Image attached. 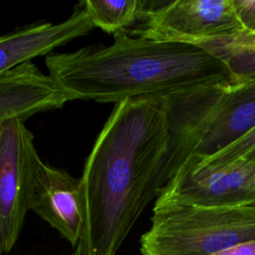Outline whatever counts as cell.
<instances>
[{
    "label": "cell",
    "instance_id": "obj_1",
    "mask_svg": "<svg viewBox=\"0 0 255 255\" xmlns=\"http://www.w3.org/2000/svg\"><path fill=\"white\" fill-rule=\"evenodd\" d=\"M166 101L128 99L115 105L80 177L83 255H117L161 188L168 150Z\"/></svg>",
    "mask_w": 255,
    "mask_h": 255
},
{
    "label": "cell",
    "instance_id": "obj_2",
    "mask_svg": "<svg viewBox=\"0 0 255 255\" xmlns=\"http://www.w3.org/2000/svg\"><path fill=\"white\" fill-rule=\"evenodd\" d=\"M110 46L45 56L48 75L71 101H172L233 81L226 66L196 45L122 33Z\"/></svg>",
    "mask_w": 255,
    "mask_h": 255
},
{
    "label": "cell",
    "instance_id": "obj_3",
    "mask_svg": "<svg viewBox=\"0 0 255 255\" xmlns=\"http://www.w3.org/2000/svg\"><path fill=\"white\" fill-rule=\"evenodd\" d=\"M165 105L169 140L161 188L187 157L211 155L255 128V76L217 85Z\"/></svg>",
    "mask_w": 255,
    "mask_h": 255
},
{
    "label": "cell",
    "instance_id": "obj_4",
    "mask_svg": "<svg viewBox=\"0 0 255 255\" xmlns=\"http://www.w3.org/2000/svg\"><path fill=\"white\" fill-rule=\"evenodd\" d=\"M255 237V202L153 206L141 255H214Z\"/></svg>",
    "mask_w": 255,
    "mask_h": 255
},
{
    "label": "cell",
    "instance_id": "obj_5",
    "mask_svg": "<svg viewBox=\"0 0 255 255\" xmlns=\"http://www.w3.org/2000/svg\"><path fill=\"white\" fill-rule=\"evenodd\" d=\"M255 202V162L200 165L185 159L158 192L153 206H228Z\"/></svg>",
    "mask_w": 255,
    "mask_h": 255
},
{
    "label": "cell",
    "instance_id": "obj_6",
    "mask_svg": "<svg viewBox=\"0 0 255 255\" xmlns=\"http://www.w3.org/2000/svg\"><path fill=\"white\" fill-rule=\"evenodd\" d=\"M34 135L21 119L0 123V255L15 246L29 211Z\"/></svg>",
    "mask_w": 255,
    "mask_h": 255
},
{
    "label": "cell",
    "instance_id": "obj_7",
    "mask_svg": "<svg viewBox=\"0 0 255 255\" xmlns=\"http://www.w3.org/2000/svg\"><path fill=\"white\" fill-rule=\"evenodd\" d=\"M242 31L233 0H176L155 4L144 22L127 34L197 45Z\"/></svg>",
    "mask_w": 255,
    "mask_h": 255
},
{
    "label": "cell",
    "instance_id": "obj_8",
    "mask_svg": "<svg viewBox=\"0 0 255 255\" xmlns=\"http://www.w3.org/2000/svg\"><path fill=\"white\" fill-rule=\"evenodd\" d=\"M29 210L48 222L73 247L78 246L84 228L80 177L47 164L38 155L32 169Z\"/></svg>",
    "mask_w": 255,
    "mask_h": 255
},
{
    "label": "cell",
    "instance_id": "obj_9",
    "mask_svg": "<svg viewBox=\"0 0 255 255\" xmlns=\"http://www.w3.org/2000/svg\"><path fill=\"white\" fill-rule=\"evenodd\" d=\"M94 29L81 2L60 23H39L0 36V75L40 56H47Z\"/></svg>",
    "mask_w": 255,
    "mask_h": 255
},
{
    "label": "cell",
    "instance_id": "obj_10",
    "mask_svg": "<svg viewBox=\"0 0 255 255\" xmlns=\"http://www.w3.org/2000/svg\"><path fill=\"white\" fill-rule=\"evenodd\" d=\"M70 101L68 94L32 62L0 75V123L10 119L25 121Z\"/></svg>",
    "mask_w": 255,
    "mask_h": 255
},
{
    "label": "cell",
    "instance_id": "obj_11",
    "mask_svg": "<svg viewBox=\"0 0 255 255\" xmlns=\"http://www.w3.org/2000/svg\"><path fill=\"white\" fill-rule=\"evenodd\" d=\"M81 4L94 28L115 36L128 33L131 26L142 24L156 3L146 0H85Z\"/></svg>",
    "mask_w": 255,
    "mask_h": 255
},
{
    "label": "cell",
    "instance_id": "obj_12",
    "mask_svg": "<svg viewBox=\"0 0 255 255\" xmlns=\"http://www.w3.org/2000/svg\"><path fill=\"white\" fill-rule=\"evenodd\" d=\"M201 47L220 60L234 80L255 76V34L242 31L239 34L203 41Z\"/></svg>",
    "mask_w": 255,
    "mask_h": 255
},
{
    "label": "cell",
    "instance_id": "obj_13",
    "mask_svg": "<svg viewBox=\"0 0 255 255\" xmlns=\"http://www.w3.org/2000/svg\"><path fill=\"white\" fill-rule=\"evenodd\" d=\"M200 165H218L236 160L255 162V128L236 141L208 156H189ZM186 158V159H187Z\"/></svg>",
    "mask_w": 255,
    "mask_h": 255
},
{
    "label": "cell",
    "instance_id": "obj_14",
    "mask_svg": "<svg viewBox=\"0 0 255 255\" xmlns=\"http://www.w3.org/2000/svg\"><path fill=\"white\" fill-rule=\"evenodd\" d=\"M233 2L244 30L255 34V0H233Z\"/></svg>",
    "mask_w": 255,
    "mask_h": 255
},
{
    "label": "cell",
    "instance_id": "obj_15",
    "mask_svg": "<svg viewBox=\"0 0 255 255\" xmlns=\"http://www.w3.org/2000/svg\"><path fill=\"white\" fill-rule=\"evenodd\" d=\"M214 255H255V237L231 246Z\"/></svg>",
    "mask_w": 255,
    "mask_h": 255
},
{
    "label": "cell",
    "instance_id": "obj_16",
    "mask_svg": "<svg viewBox=\"0 0 255 255\" xmlns=\"http://www.w3.org/2000/svg\"><path fill=\"white\" fill-rule=\"evenodd\" d=\"M70 255H83V252H82V250H81V248L79 247V246H77L76 248H75V250H74V252L72 253V254H70Z\"/></svg>",
    "mask_w": 255,
    "mask_h": 255
}]
</instances>
